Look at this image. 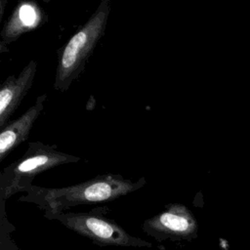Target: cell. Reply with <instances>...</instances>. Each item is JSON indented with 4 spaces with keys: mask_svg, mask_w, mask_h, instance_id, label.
<instances>
[{
    "mask_svg": "<svg viewBox=\"0 0 250 250\" xmlns=\"http://www.w3.org/2000/svg\"><path fill=\"white\" fill-rule=\"evenodd\" d=\"M111 0H102L88 21L59 50L54 88L65 92L81 75L99 41L104 34Z\"/></svg>",
    "mask_w": 250,
    "mask_h": 250,
    "instance_id": "cell-2",
    "label": "cell"
},
{
    "mask_svg": "<svg viewBox=\"0 0 250 250\" xmlns=\"http://www.w3.org/2000/svg\"><path fill=\"white\" fill-rule=\"evenodd\" d=\"M48 21L42 7L34 0H21L17 3L1 30L0 53L8 51V46L24 33L30 32Z\"/></svg>",
    "mask_w": 250,
    "mask_h": 250,
    "instance_id": "cell-6",
    "label": "cell"
},
{
    "mask_svg": "<svg viewBox=\"0 0 250 250\" xmlns=\"http://www.w3.org/2000/svg\"><path fill=\"white\" fill-rule=\"evenodd\" d=\"M142 229L157 242L191 241L198 235V223L186 205L168 203L161 212L146 219Z\"/></svg>",
    "mask_w": 250,
    "mask_h": 250,
    "instance_id": "cell-5",
    "label": "cell"
},
{
    "mask_svg": "<svg viewBox=\"0 0 250 250\" xmlns=\"http://www.w3.org/2000/svg\"><path fill=\"white\" fill-rule=\"evenodd\" d=\"M47 100V94L37 97L33 105H31L23 114L12 122H9L1 129L0 133V161L29 136L33 124L41 114L44 104Z\"/></svg>",
    "mask_w": 250,
    "mask_h": 250,
    "instance_id": "cell-8",
    "label": "cell"
},
{
    "mask_svg": "<svg viewBox=\"0 0 250 250\" xmlns=\"http://www.w3.org/2000/svg\"><path fill=\"white\" fill-rule=\"evenodd\" d=\"M6 3H7V0H0V20H2V18H3Z\"/></svg>",
    "mask_w": 250,
    "mask_h": 250,
    "instance_id": "cell-9",
    "label": "cell"
},
{
    "mask_svg": "<svg viewBox=\"0 0 250 250\" xmlns=\"http://www.w3.org/2000/svg\"><path fill=\"white\" fill-rule=\"evenodd\" d=\"M80 157L60 151L56 145L41 142L28 143L21 157L4 168L0 174V197L4 201L14 194L25 191L34 178L63 164L76 163Z\"/></svg>",
    "mask_w": 250,
    "mask_h": 250,
    "instance_id": "cell-3",
    "label": "cell"
},
{
    "mask_svg": "<svg viewBox=\"0 0 250 250\" xmlns=\"http://www.w3.org/2000/svg\"><path fill=\"white\" fill-rule=\"evenodd\" d=\"M146 180L125 179L119 174L98 175L93 179L64 188H43L31 185L19 201L38 206L44 214L64 212L85 204L107 203L144 188Z\"/></svg>",
    "mask_w": 250,
    "mask_h": 250,
    "instance_id": "cell-1",
    "label": "cell"
},
{
    "mask_svg": "<svg viewBox=\"0 0 250 250\" xmlns=\"http://www.w3.org/2000/svg\"><path fill=\"white\" fill-rule=\"evenodd\" d=\"M108 209L99 207L88 212H57L44 214L49 220H56L77 234L99 246L151 247L145 239L127 232L120 225L104 216Z\"/></svg>",
    "mask_w": 250,
    "mask_h": 250,
    "instance_id": "cell-4",
    "label": "cell"
},
{
    "mask_svg": "<svg viewBox=\"0 0 250 250\" xmlns=\"http://www.w3.org/2000/svg\"><path fill=\"white\" fill-rule=\"evenodd\" d=\"M37 69L35 61H30L18 75L8 76L0 86V128L9 123L21 101L33 84Z\"/></svg>",
    "mask_w": 250,
    "mask_h": 250,
    "instance_id": "cell-7",
    "label": "cell"
}]
</instances>
